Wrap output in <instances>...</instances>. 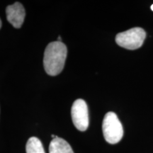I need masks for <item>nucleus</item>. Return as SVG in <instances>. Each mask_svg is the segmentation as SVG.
Returning a JSON list of instances; mask_svg holds the SVG:
<instances>
[{
	"mask_svg": "<svg viewBox=\"0 0 153 153\" xmlns=\"http://www.w3.org/2000/svg\"><path fill=\"white\" fill-rule=\"evenodd\" d=\"M67 53L68 49L62 42H51L47 45L44 53L43 65L48 74L56 76L62 71Z\"/></svg>",
	"mask_w": 153,
	"mask_h": 153,
	"instance_id": "obj_1",
	"label": "nucleus"
},
{
	"mask_svg": "<svg viewBox=\"0 0 153 153\" xmlns=\"http://www.w3.org/2000/svg\"><path fill=\"white\" fill-rule=\"evenodd\" d=\"M102 131L105 140L109 144H116L123 136V126L114 112L105 115L102 123Z\"/></svg>",
	"mask_w": 153,
	"mask_h": 153,
	"instance_id": "obj_2",
	"label": "nucleus"
},
{
	"mask_svg": "<svg viewBox=\"0 0 153 153\" xmlns=\"http://www.w3.org/2000/svg\"><path fill=\"white\" fill-rule=\"evenodd\" d=\"M146 32L142 28L135 27L118 33L116 42L118 45L128 50H136L143 45Z\"/></svg>",
	"mask_w": 153,
	"mask_h": 153,
	"instance_id": "obj_3",
	"label": "nucleus"
},
{
	"mask_svg": "<svg viewBox=\"0 0 153 153\" xmlns=\"http://www.w3.org/2000/svg\"><path fill=\"white\" fill-rule=\"evenodd\" d=\"M71 116L74 126L80 131H85L89 124V111L87 103L82 99H76L72 104Z\"/></svg>",
	"mask_w": 153,
	"mask_h": 153,
	"instance_id": "obj_4",
	"label": "nucleus"
},
{
	"mask_svg": "<svg viewBox=\"0 0 153 153\" xmlns=\"http://www.w3.org/2000/svg\"><path fill=\"white\" fill-rule=\"evenodd\" d=\"M7 21L16 28L22 27L24 22L26 11L22 4L15 2L13 4L9 5L6 9Z\"/></svg>",
	"mask_w": 153,
	"mask_h": 153,
	"instance_id": "obj_5",
	"label": "nucleus"
},
{
	"mask_svg": "<svg viewBox=\"0 0 153 153\" xmlns=\"http://www.w3.org/2000/svg\"><path fill=\"white\" fill-rule=\"evenodd\" d=\"M49 153H74L70 145L61 137L53 139L49 145Z\"/></svg>",
	"mask_w": 153,
	"mask_h": 153,
	"instance_id": "obj_6",
	"label": "nucleus"
},
{
	"mask_svg": "<svg viewBox=\"0 0 153 153\" xmlns=\"http://www.w3.org/2000/svg\"><path fill=\"white\" fill-rule=\"evenodd\" d=\"M26 151V153H45L41 141L36 137H31L28 140Z\"/></svg>",
	"mask_w": 153,
	"mask_h": 153,
	"instance_id": "obj_7",
	"label": "nucleus"
},
{
	"mask_svg": "<svg viewBox=\"0 0 153 153\" xmlns=\"http://www.w3.org/2000/svg\"><path fill=\"white\" fill-rule=\"evenodd\" d=\"M61 41H62V38H61L60 36H58V41H60V42H62Z\"/></svg>",
	"mask_w": 153,
	"mask_h": 153,
	"instance_id": "obj_8",
	"label": "nucleus"
},
{
	"mask_svg": "<svg viewBox=\"0 0 153 153\" xmlns=\"http://www.w3.org/2000/svg\"><path fill=\"white\" fill-rule=\"evenodd\" d=\"M1 19H0V28H1Z\"/></svg>",
	"mask_w": 153,
	"mask_h": 153,
	"instance_id": "obj_9",
	"label": "nucleus"
},
{
	"mask_svg": "<svg viewBox=\"0 0 153 153\" xmlns=\"http://www.w3.org/2000/svg\"><path fill=\"white\" fill-rule=\"evenodd\" d=\"M151 10L153 11V4H152V6H151Z\"/></svg>",
	"mask_w": 153,
	"mask_h": 153,
	"instance_id": "obj_10",
	"label": "nucleus"
}]
</instances>
